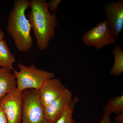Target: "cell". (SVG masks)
I'll list each match as a JSON object with an SVG mask.
<instances>
[{
  "mask_svg": "<svg viewBox=\"0 0 123 123\" xmlns=\"http://www.w3.org/2000/svg\"><path fill=\"white\" fill-rule=\"evenodd\" d=\"M29 8L30 2L27 0H15L8 18L7 32L18 50L21 52L28 51L33 46L31 27L25 14Z\"/></svg>",
  "mask_w": 123,
  "mask_h": 123,
  "instance_id": "cell-2",
  "label": "cell"
},
{
  "mask_svg": "<svg viewBox=\"0 0 123 123\" xmlns=\"http://www.w3.org/2000/svg\"><path fill=\"white\" fill-rule=\"evenodd\" d=\"M4 36V33L0 29V40L3 39Z\"/></svg>",
  "mask_w": 123,
  "mask_h": 123,
  "instance_id": "cell-19",
  "label": "cell"
},
{
  "mask_svg": "<svg viewBox=\"0 0 123 123\" xmlns=\"http://www.w3.org/2000/svg\"><path fill=\"white\" fill-rule=\"evenodd\" d=\"M100 123H112L110 115H104Z\"/></svg>",
  "mask_w": 123,
  "mask_h": 123,
  "instance_id": "cell-17",
  "label": "cell"
},
{
  "mask_svg": "<svg viewBox=\"0 0 123 123\" xmlns=\"http://www.w3.org/2000/svg\"><path fill=\"white\" fill-rule=\"evenodd\" d=\"M22 123H48L44 117V107L40 99L39 91H23Z\"/></svg>",
  "mask_w": 123,
  "mask_h": 123,
  "instance_id": "cell-4",
  "label": "cell"
},
{
  "mask_svg": "<svg viewBox=\"0 0 123 123\" xmlns=\"http://www.w3.org/2000/svg\"><path fill=\"white\" fill-rule=\"evenodd\" d=\"M15 61V56L11 53L7 43L4 39L0 40V68L11 72L14 69L13 65Z\"/></svg>",
  "mask_w": 123,
  "mask_h": 123,
  "instance_id": "cell-11",
  "label": "cell"
},
{
  "mask_svg": "<svg viewBox=\"0 0 123 123\" xmlns=\"http://www.w3.org/2000/svg\"><path fill=\"white\" fill-rule=\"evenodd\" d=\"M82 40L86 46L93 47L97 50L117 41L106 21L99 23L86 31Z\"/></svg>",
  "mask_w": 123,
  "mask_h": 123,
  "instance_id": "cell-5",
  "label": "cell"
},
{
  "mask_svg": "<svg viewBox=\"0 0 123 123\" xmlns=\"http://www.w3.org/2000/svg\"><path fill=\"white\" fill-rule=\"evenodd\" d=\"M62 1L61 0H50L47 2V6L49 10L53 12L57 11Z\"/></svg>",
  "mask_w": 123,
  "mask_h": 123,
  "instance_id": "cell-15",
  "label": "cell"
},
{
  "mask_svg": "<svg viewBox=\"0 0 123 123\" xmlns=\"http://www.w3.org/2000/svg\"><path fill=\"white\" fill-rule=\"evenodd\" d=\"M112 52L114 62L110 73L117 76H119L123 73V51L120 45L116 44Z\"/></svg>",
  "mask_w": 123,
  "mask_h": 123,
  "instance_id": "cell-12",
  "label": "cell"
},
{
  "mask_svg": "<svg viewBox=\"0 0 123 123\" xmlns=\"http://www.w3.org/2000/svg\"><path fill=\"white\" fill-rule=\"evenodd\" d=\"M115 123H123V113L117 115V116L114 118Z\"/></svg>",
  "mask_w": 123,
  "mask_h": 123,
  "instance_id": "cell-18",
  "label": "cell"
},
{
  "mask_svg": "<svg viewBox=\"0 0 123 123\" xmlns=\"http://www.w3.org/2000/svg\"><path fill=\"white\" fill-rule=\"evenodd\" d=\"M31 10L26 15L33 29L38 48L46 50L58 25L56 14L49 10L46 0H30Z\"/></svg>",
  "mask_w": 123,
  "mask_h": 123,
  "instance_id": "cell-1",
  "label": "cell"
},
{
  "mask_svg": "<svg viewBox=\"0 0 123 123\" xmlns=\"http://www.w3.org/2000/svg\"><path fill=\"white\" fill-rule=\"evenodd\" d=\"M106 21L117 40L123 27V0L111 2L104 8Z\"/></svg>",
  "mask_w": 123,
  "mask_h": 123,
  "instance_id": "cell-7",
  "label": "cell"
},
{
  "mask_svg": "<svg viewBox=\"0 0 123 123\" xmlns=\"http://www.w3.org/2000/svg\"><path fill=\"white\" fill-rule=\"evenodd\" d=\"M17 88V81L13 74L7 69L0 68V100Z\"/></svg>",
  "mask_w": 123,
  "mask_h": 123,
  "instance_id": "cell-10",
  "label": "cell"
},
{
  "mask_svg": "<svg viewBox=\"0 0 123 123\" xmlns=\"http://www.w3.org/2000/svg\"><path fill=\"white\" fill-rule=\"evenodd\" d=\"M0 123H8L6 116L0 107Z\"/></svg>",
  "mask_w": 123,
  "mask_h": 123,
  "instance_id": "cell-16",
  "label": "cell"
},
{
  "mask_svg": "<svg viewBox=\"0 0 123 123\" xmlns=\"http://www.w3.org/2000/svg\"><path fill=\"white\" fill-rule=\"evenodd\" d=\"M18 68L19 71L14 69L13 74L17 88L22 91L27 89L39 90L45 82L55 78L54 73L36 68L34 64L26 66L19 62Z\"/></svg>",
  "mask_w": 123,
  "mask_h": 123,
  "instance_id": "cell-3",
  "label": "cell"
},
{
  "mask_svg": "<svg viewBox=\"0 0 123 123\" xmlns=\"http://www.w3.org/2000/svg\"><path fill=\"white\" fill-rule=\"evenodd\" d=\"M73 98L72 92L67 88L63 94L44 107V117L48 123H56Z\"/></svg>",
  "mask_w": 123,
  "mask_h": 123,
  "instance_id": "cell-8",
  "label": "cell"
},
{
  "mask_svg": "<svg viewBox=\"0 0 123 123\" xmlns=\"http://www.w3.org/2000/svg\"><path fill=\"white\" fill-rule=\"evenodd\" d=\"M67 89L58 78H55L45 82L39 90L40 99L44 107L58 98Z\"/></svg>",
  "mask_w": 123,
  "mask_h": 123,
  "instance_id": "cell-9",
  "label": "cell"
},
{
  "mask_svg": "<svg viewBox=\"0 0 123 123\" xmlns=\"http://www.w3.org/2000/svg\"><path fill=\"white\" fill-rule=\"evenodd\" d=\"M104 115H111L115 113H123V95L111 98L106 104L103 110Z\"/></svg>",
  "mask_w": 123,
  "mask_h": 123,
  "instance_id": "cell-13",
  "label": "cell"
},
{
  "mask_svg": "<svg viewBox=\"0 0 123 123\" xmlns=\"http://www.w3.org/2000/svg\"><path fill=\"white\" fill-rule=\"evenodd\" d=\"M23 91L17 88L0 100V107L8 123H20L22 116Z\"/></svg>",
  "mask_w": 123,
  "mask_h": 123,
  "instance_id": "cell-6",
  "label": "cell"
},
{
  "mask_svg": "<svg viewBox=\"0 0 123 123\" xmlns=\"http://www.w3.org/2000/svg\"><path fill=\"white\" fill-rule=\"evenodd\" d=\"M79 100L78 97L73 98L69 105L66 108L63 114L55 123H76L73 118V113Z\"/></svg>",
  "mask_w": 123,
  "mask_h": 123,
  "instance_id": "cell-14",
  "label": "cell"
}]
</instances>
